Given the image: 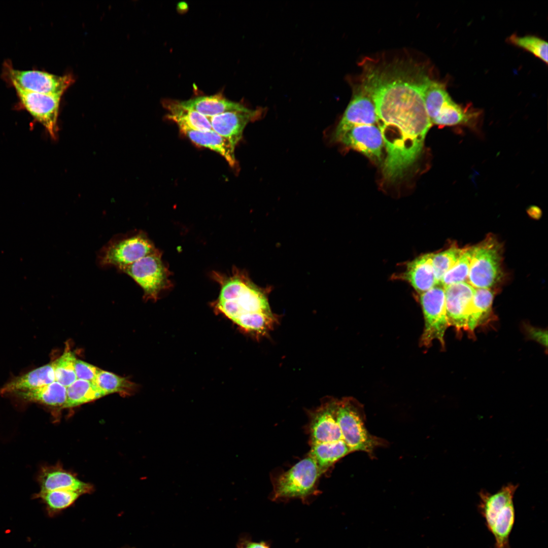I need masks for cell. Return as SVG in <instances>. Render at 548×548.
Returning <instances> with one entry per match:
<instances>
[{
    "label": "cell",
    "mask_w": 548,
    "mask_h": 548,
    "mask_svg": "<svg viewBox=\"0 0 548 548\" xmlns=\"http://www.w3.org/2000/svg\"><path fill=\"white\" fill-rule=\"evenodd\" d=\"M218 277L221 286L216 309L243 330L250 332L263 318L273 314L264 291L242 272Z\"/></svg>",
    "instance_id": "obj_1"
},
{
    "label": "cell",
    "mask_w": 548,
    "mask_h": 548,
    "mask_svg": "<svg viewBox=\"0 0 548 548\" xmlns=\"http://www.w3.org/2000/svg\"><path fill=\"white\" fill-rule=\"evenodd\" d=\"M517 488L508 484L495 493H479V511L494 537V548H510L509 537L515 521L513 496Z\"/></svg>",
    "instance_id": "obj_2"
},
{
    "label": "cell",
    "mask_w": 548,
    "mask_h": 548,
    "mask_svg": "<svg viewBox=\"0 0 548 548\" xmlns=\"http://www.w3.org/2000/svg\"><path fill=\"white\" fill-rule=\"evenodd\" d=\"M156 250L143 232H128L111 238L98 252L97 260L101 267L114 266L120 271Z\"/></svg>",
    "instance_id": "obj_3"
},
{
    "label": "cell",
    "mask_w": 548,
    "mask_h": 548,
    "mask_svg": "<svg viewBox=\"0 0 548 548\" xmlns=\"http://www.w3.org/2000/svg\"><path fill=\"white\" fill-rule=\"evenodd\" d=\"M321 475L315 460L310 456L279 475L273 485L272 501L298 498L306 503L316 492V483Z\"/></svg>",
    "instance_id": "obj_4"
},
{
    "label": "cell",
    "mask_w": 548,
    "mask_h": 548,
    "mask_svg": "<svg viewBox=\"0 0 548 548\" xmlns=\"http://www.w3.org/2000/svg\"><path fill=\"white\" fill-rule=\"evenodd\" d=\"M337 421L342 439L351 452L362 451L372 455L375 448L385 444L368 432L361 407L353 400L338 401Z\"/></svg>",
    "instance_id": "obj_5"
},
{
    "label": "cell",
    "mask_w": 548,
    "mask_h": 548,
    "mask_svg": "<svg viewBox=\"0 0 548 548\" xmlns=\"http://www.w3.org/2000/svg\"><path fill=\"white\" fill-rule=\"evenodd\" d=\"M502 248L497 239L488 236L474 246L467 282L474 288H491L502 276Z\"/></svg>",
    "instance_id": "obj_6"
},
{
    "label": "cell",
    "mask_w": 548,
    "mask_h": 548,
    "mask_svg": "<svg viewBox=\"0 0 548 548\" xmlns=\"http://www.w3.org/2000/svg\"><path fill=\"white\" fill-rule=\"evenodd\" d=\"M424 327L420 338V345L429 347L434 340L441 347L445 346L444 334L450 326L446 311L444 287L438 284L419 294Z\"/></svg>",
    "instance_id": "obj_7"
},
{
    "label": "cell",
    "mask_w": 548,
    "mask_h": 548,
    "mask_svg": "<svg viewBox=\"0 0 548 548\" xmlns=\"http://www.w3.org/2000/svg\"><path fill=\"white\" fill-rule=\"evenodd\" d=\"M161 255L156 250L120 270L130 277L142 288L144 298L146 300H157L160 292L170 284L168 271L161 260Z\"/></svg>",
    "instance_id": "obj_8"
},
{
    "label": "cell",
    "mask_w": 548,
    "mask_h": 548,
    "mask_svg": "<svg viewBox=\"0 0 548 548\" xmlns=\"http://www.w3.org/2000/svg\"><path fill=\"white\" fill-rule=\"evenodd\" d=\"M9 77L14 87L27 91L50 95H62L74 82L73 77L70 75L59 76L37 70L11 68Z\"/></svg>",
    "instance_id": "obj_9"
},
{
    "label": "cell",
    "mask_w": 548,
    "mask_h": 548,
    "mask_svg": "<svg viewBox=\"0 0 548 548\" xmlns=\"http://www.w3.org/2000/svg\"><path fill=\"white\" fill-rule=\"evenodd\" d=\"M24 109L43 126L53 139L58 132L57 120L61 95H50L25 91L14 87Z\"/></svg>",
    "instance_id": "obj_10"
},
{
    "label": "cell",
    "mask_w": 548,
    "mask_h": 548,
    "mask_svg": "<svg viewBox=\"0 0 548 548\" xmlns=\"http://www.w3.org/2000/svg\"><path fill=\"white\" fill-rule=\"evenodd\" d=\"M359 125H378L374 102L361 86L357 89L337 125L333 138L336 141L351 127Z\"/></svg>",
    "instance_id": "obj_11"
},
{
    "label": "cell",
    "mask_w": 548,
    "mask_h": 548,
    "mask_svg": "<svg viewBox=\"0 0 548 548\" xmlns=\"http://www.w3.org/2000/svg\"><path fill=\"white\" fill-rule=\"evenodd\" d=\"M449 326L458 332L467 331V321L475 288L467 282L444 287Z\"/></svg>",
    "instance_id": "obj_12"
},
{
    "label": "cell",
    "mask_w": 548,
    "mask_h": 548,
    "mask_svg": "<svg viewBox=\"0 0 548 548\" xmlns=\"http://www.w3.org/2000/svg\"><path fill=\"white\" fill-rule=\"evenodd\" d=\"M337 141L374 161L380 162L381 160L384 142L378 125L354 126L348 129Z\"/></svg>",
    "instance_id": "obj_13"
},
{
    "label": "cell",
    "mask_w": 548,
    "mask_h": 548,
    "mask_svg": "<svg viewBox=\"0 0 548 548\" xmlns=\"http://www.w3.org/2000/svg\"><path fill=\"white\" fill-rule=\"evenodd\" d=\"M262 114V110H252L246 107L241 110L223 113L207 117L212 130L228 140L235 147L242 139L244 130L251 121Z\"/></svg>",
    "instance_id": "obj_14"
},
{
    "label": "cell",
    "mask_w": 548,
    "mask_h": 548,
    "mask_svg": "<svg viewBox=\"0 0 548 548\" xmlns=\"http://www.w3.org/2000/svg\"><path fill=\"white\" fill-rule=\"evenodd\" d=\"M338 400L324 403L311 414L310 430L311 444L343 440L337 421Z\"/></svg>",
    "instance_id": "obj_15"
},
{
    "label": "cell",
    "mask_w": 548,
    "mask_h": 548,
    "mask_svg": "<svg viewBox=\"0 0 548 548\" xmlns=\"http://www.w3.org/2000/svg\"><path fill=\"white\" fill-rule=\"evenodd\" d=\"M40 485V492L56 490H71L82 494L90 493L93 487L81 481L71 473L58 467H44L38 476Z\"/></svg>",
    "instance_id": "obj_16"
},
{
    "label": "cell",
    "mask_w": 548,
    "mask_h": 548,
    "mask_svg": "<svg viewBox=\"0 0 548 548\" xmlns=\"http://www.w3.org/2000/svg\"><path fill=\"white\" fill-rule=\"evenodd\" d=\"M433 253L420 255L407 263L401 279L409 283L419 294L438 284L432 264Z\"/></svg>",
    "instance_id": "obj_17"
},
{
    "label": "cell",
    "mask_w": 548,
    "mask_h": 548,
    "mask_svg": "<svg viewBox=\"0 0 548 548\" xmlns=\"http://www.w3.org/2000/svg\"><path fill=\"white\" fill-rule=\"evenodd\" d=\"M180 131L197 145L209 148L222 155L231 166L236 163L235 147L213 130L199 131L179 127Z\"/></svg>",
    "instance_id": "obj_18"
},
{
    "label": "cell",
    "mask_w": 548,
    "mask_h": 548,
    "mask_svg": "<svg viewBox=\"0 0 548 548\" xmlns=\"http://www.w3.org/2000/svg\"><path fill=\"white\" fill-rule=\"evenodd\" d=\"M55 381L52 363L39 367L6 383L0 389L1 394H13L49 385Z\"/></svg>",
    "instance_id": "obj_19"
},
{
    "label": "cell",
    "mask_w": 548,
    "mask_h": 548,
    "mask_svg": "<svg viewBox=\"0 0 548 548\" xmlns=\"http://www.w3.org/2000/svg\"><path fill=\"white\" fill-rule=\"evenodd\" d=\"M494 292L491 288H475L467 321V332L474 336V330L487 324L493 318Z\"/></svg>",
    "instance_id": "obj_20"
},
{
    "label": "cell",
    "mask_w": 548,
    "mask_h": 548,
    "mask_svg": "<svg viewBox=\"0 0 548 548\" xmlns=\"http://www.w3.org/2000/svg\"><path fill=\"white\" fill-rule=\"evenodd\" d=\"M480 115L478 110H475L471 106L459 105L451 97L432 124L442 126L464 125L472 127L476 124Z\"/></svg>",
    "instance_id": "obj_21"
},
{
    "label": "cell",
    "mask_w": 548,
    "mask_h": 548,
    "mask_svg": "<svg viewBox=\"0 0 548 548\" xmlns=\"http://www.w3.org/2000/svg\"><path fill=\"white\" fill-rule=\"evenodd\" d=\"M180 104L208 117L223 113L241 110L246 107L225 98L222 93L210 96H201L180 101Z\"/></svg>",
    "instance_id": "obj_22"
},
{
    "label": "cell",
    "mask_w": 548,
    "mask_h": 548,
    "mask_svg": "<svg viewBox=\"0 0 548 548\" xmlns=\"http://www.w3.org/2000/svg\"><path fill=\"white\" fill-rule=\"evenodd\" d=\"M162 105L168 111L167 118L176 123L179 127L199 131L212 130L207 117L182 106L180 101L166 99L162 101Z\"/></svg>",
    "instance_id": "obj_23"
},
{
    "label": "cell",
    "mask_w": 548,
    "mask_h": 548,
    "mask_svg": "<svg viewBox=\"0 0 548 548\" xmlns=\"http://www.w3.org/2000/svg\"><path fill=\"white\" fill-rule=\"evenodd\" d=\"M13 394L26 402L54 407L63 408L66 400V387L56 381L38 388Z\"/></svg>",
    "instance_id": "obj_24"
},
{
    "label": "cell",
    "mask_w": 548,
    "mask_h": 548,
    "mask_svg": "<svg viewBox=\"0 0 548 548\" xmlns=\"http://www.w3.org/2000/svg\"><path fill=\"white\" fill-rule=\"evenodd\" d=\"M350 452L349 447L343 440H340L311 444L309 456L315 460L321 474Z\"/></svg>",
    "instance_id": "obj_25"
},
{
    "label": "cell",
    "mask_w": 548,
    "mask_h": 548,
    "mask_svg": "<svg viewBox=\"0 0 548 548\" xmlns=\"http://www.w3.org/2000/svg\"><path fill=\"white\" fill-rule=\"evenodd\" d=\"M105 395L94 383L77 379L66 387V400L63 408L77 406Z\"/></svg>",
    "instance_id": "obj_26"
},
{
    "label": "cell",
    "mask_w": 548,
    "mask_h": 548,
    "mask_svg": "<svg viewBox=\"0 0 548 548\" xmlns=\"http://www.w3.org/2000/svg\"><path fill=\"white\" fill-rule=\"evenodd\" d=\"M82 495L79 492L71 490H56L39 492L36 497L43 501L49 514L54 516L70 507Z\"/></svg>",
    "instance_id": "obj_27"
},
{
    "label": "cell",
    "mask_w": 548,
    "mask_h": 548,
    "mask_svg": "<svg viewBox=\"0 0 548 548\" xmlns=\"http://www.w3.org/2000/svg\"><path fill=\"white\" fill-rule=\"evenodd\" d=\"M94 383L106 395L118 393L129 394L134 390V384L127 379L99 369Z\"/></svg>",
    "instance_id": "obj_28"
},
{
    "label": "cell",
    "mask_w": 548,
    "mask_h": 548,
    "mask_svg": "<svg viewBox=\"0 0 548 548\" xmlns=\"http://www.w3.org/2000/svg\"><path fill=\"white\" fill-rule=\"evenodd\" d=\"M474 252V246L465 250L454 266L442 278L440 284L443 287L467 282Z\"/></svg>",
    "instance_id": "obj_29"
},
{
    "label": "cell",
    "mask_w": 548,
    "mask_h": 548,
    "mask_svg": "<svg viewBox=\"0 0 548 548\" xmlns=\"http://www.w3.org/2000/svg\"><path fill=\"white\" fill-rule=\"evenodd\" d=\"M465 250L453 245L437 253H433L432 264L435 277L438 284L444 275L457 261Z\"/></svg>",
    "instance_id": "obj_30"
},
{
    "label": "cell",
    "mask_w": 548,
    "mask_h": 548,
    "mask_svg": "<svg viewBox=\"0 0 548 548\" xmlns=\"http://www.w3.org/2000/svg\"><path fill=\"white\" fill-rule=\"evenodd\" d=\"M76 360L74 353L68 351L64 352L60 357L52 363L55 381L67 387L77 380L75 371Z\"/></svg>",
    "instance_id": "obj_31"
},
{
    "label": "cell",
    "mask_w": 548,
    "mask_h": 548,
    "mask_svg": "<svg viewBox=\"0 0 548 548\" xmlns=\"http://www.w3.org/2000/svg\"><path fill=\"white\" fill-rule=\"evenodd\" d=\"M508 41L547 64V43L545 40L534 36L520 37L513 34L508 38Z\"/></svg>",
    "instance_id": "obj_32"
},
{
    "label": "cell",
    "mask_w": 548,
    "mask_h": 548,
    "mask_svg": "<svg viewBox=\"0 0 548 548\" xmlns=\"http://www.w3.org/2000/svg\"><path fill=\"white\" fill-rule=\"evenodd\" d=\"M99 368L76 359L75 362V371L78 379L86 380L94 383Z\"/></svg>",
    "instance_id": "obj_33"
},
{
    "label": "cell",
    "mask_w": 548,
    "mask_h": 548,
    "mask_svg": "<svg viewBox=\"0 0 548 548\" xmlns=\"http://www.w3.org/2000/svg\"><path fill=\"white\" fill-rule=\"evenodd\" d=\"M525 330L527 336L547 348V333L546 330L536 328L529 325H525Z\"/></svg>",
    "instance_id": "obj_34"
},
{
    "label": "cell",
    "mask_w": 548,
    "mask_h": 548,
    "mask_svg": "<svg viewBox=\"0 0 548 548\" xmlns=\"http://www.w3.org/2000/svg\"><path fill=\"white\" fill-rule=\"evenodd\" d=\"M236 546L237 548H270V544L267 541H254L248 535L241 536Z\"/></svg>",
    "instance_id": "obj_35"
},
{
    "label": "cell",
    "mask_w": 548,
    "mask_h": 548,
    "mask_svg": "<svg viewBox=\"0 0 548 548\" xmlns=\"http://www.w3.org/2000/svg\"><path fill=\"white\" fill-rule=\"evenodd\" d=\"M122 548H135V547H130V546H124V547H122Z\"/></svg>",
    "instance_id": "obj_36"
}]
</instances>
